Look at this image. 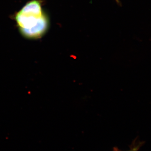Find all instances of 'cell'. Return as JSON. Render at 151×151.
Here are the masks:
<instances>
[{
  "label": "cell",
  "mask_w": 151,
  "mask_h": 151,
  "mask_svg": "<svg viewBox=\"0 0 151 151\" xmlns=\"http://www.w3.org/2000/svg\"><path fill=\"white\" fill-rule=\"evenodd\" d=\"M15 20L21 33L28 38L41 37L48 27V19L38 0L26 4L16 14Z\"/></svg>",
  "instance_id": "cell-1"
},
{
  "label": "cell",
  "mask_w": 151,
  "mask_h": 151,
  "mask_svg": "<svg viewBox=\"0 0 151 151\" xmlns=\"http://www.w3.org/2000/svg\"><path fill=\"white\" fill-rule=\"evenodd\" d=\"M116 1L117 2L119 3V0H116Z\"/></svg>",
  "instance_id": "cell-2"
},
{
  "label": "cell",
  "mask_w": 151,
  "mask_h": 151,
  "mask_svg": "<svg viewBox=\"0 0 151 151\" xmlns=\"http://www.w3.org/2000/svg\"><path fill=\"white\" fill-rule=\"evenodd\" d=\"M135 151L134 150H131V151Z\"/></svg>",
  "instance_id": "cell-3"
}]
</instances>
